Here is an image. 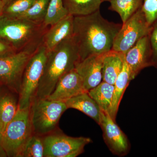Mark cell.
Masks as SVG:
<instances>
[{"label":"cell","mask_w":157,"mask_h":157,"mask_svg":"<svg viewBox=\"0 0 157 157\" xmlns=\"http://www.w3.org/2000/svg\"><path fill=\"white\" fill-rule=\"evenodd\" d=\"M37 0H13L5 5L2 14L8 17H17L29 10Z\"/></svg>","instance_id":"obj_25"},{"label":"cell","mask_w":157,"mask_h":157,"mask_svg":"<svg viewBox=\"0 0 157 157\" xmlns=\"http://www.w3.org/2000/svg\"><path fill=\"white\" fill-rule=\"evenodd\" d=\"M132 80L131 72L125 60L124 57L122 70L118 76L114 84L111 107L108 112L113 120L115 121L119 107L124 93Z\"/></svg>","instance_id":"obj_17"},{"label":"cell","mask_w":157,"mask_h":157,"mask_svg":"<svg viewBox=\"0 0 157 157\" xmlns=\"http://www.w3.org/2000/svg\"><path fill=\"white\" fill-rule=\"evenodd\" d=\"M67 109L64 102L35 98L29 107L34 134L41 136L52 133Z\"/></svg>","instance_id":"obj_4"},{"label":"cell","mask_w":157,"mask_h":157,"mask_svg":"<svg viewBox=\"0 0 157 157\" xmlns=\"http://www.w3.org/2000/svg\"><path fill=\"white\" fill-rule=\"evenodd\" d=\"M35 52H20L0 59V83L18 94L26 66Z\"/></svg>","instance_id":"obj_9"},{"label":"cell","mask_w":157,"mask_h":157,"mask_svg":"<svg viewBox=\"0 0 157 157\" xmlns=\"http://www.w3.org/2000/svg\"><path fill=\"white\" fill-rule=\"evenodd\" d=\"M17 51L6 39L0 36V59L17 53Z\"/></svg>","instance_id":"obj_28"},{"label":"cell","mask_w":157,"mask_h":157,"mask_svg":"<svg viewBox=\"0 0 157 157\" xmlns=\"http://www.w3.org/2000/svg\"><path fill=\"white\" fill-rule=\"evenodd\" d=\"M18 109V101L13 95L6 93L0 97V129L3 134Z\"/></svg>","instance_id":"obj_19"},{"label":"cell","mask_w":157,"mask_h":157,"mask_svg":"<svg viewBox=\"0 0 157 157\" xmlns=\"http://www.w3.org/2000/svg\"><path fill=\"white\" fill-rule=\"evenodd\" d=\"M45 157H75L81 154L89 137H72L63 134H51L43 138Z\"/></svg>","instance_id":"obj_8"},{"label":"cell","mask_w":157,"mask_h":157,"mask_svg":"<svg viewBox=\"0 0 157 157\" xmlns=\"http://www.w3.org/2000/svg\"><path fill=\"white\" fill-rule=\"evenodd\" d=\"M4 4H5V5H7V4H9V3L11 2H12L13 0H2Z\"/></svg>","instance_id":"obj_32"},{"label":"cell","mask_w":157,"mask_h":157,"mask_svg":"<svg viewBox=\"0 0 157 157\" xmlns=\"http://www.w3.org/2000/svg\"><path fill=\"white\" fill-rule=\"evenodd\" d=\"M83 81L75 68L64 74L58 82L47 99L65 102L70 98L86 92Z\"/></svg>","instance_id":"obj_12"},{"label":"cell","mask_w":157,"mask_h":157,"mask_svg":"<svg viewBox=\"0 0 157 157\" xmlns=\"http://www.w3.org/2000/svg\"><path fill=\"white\" fill-rule=\"evenodd\" d=\"M65 103L68 109L73 108L81 111L92 118L99 124L101 117V108L89 95L88 92L70 98Z\"/></svg>","instance_id":"obj_16"},{"label":"cell","mask_w":157,"mask_h":157,"mask_svg":"<svg viewBox=\"0 0 157 157\" xmlns=\"http://www.w3.org/2000/svg\"><path fill=\"white\" fill-rule=\"evenodd\" d=\"M50 26L25 19L0 16V36L10 42L17 52H35L43 44Z\"/></svg>","instance_id":"obj_3"},{"label":"cell","mask_w":157,"mask_h":157,"mask_svg":"<svg viewBox=\"0 0 157 157\" xmlns=\"http://www.w3.org/2000/svg\"><path fill=\"white\" fill-rule=\"evenodd\" d=\"M141 9L151 27L157 20V0H143Z\"/></svg>","instance_id":"obj_26"},{"label":"cell","mask_w":157,"mask_h":157,"mask_svg":"<svg viewBox=\"0 0 157 157\" xmlns=\"http://www.w3.org/2000/svg\"><path fill=\"white\" fill-rule=\"evenodd\" d=\"M44 150L43 138L33 134L27 142L20 157H44Z\"/></svg>","instance_id":"obj_24"},{"label":"cell","mask_w":157,"mask_h":157,"mask_svg":"<svg viewBox=\"0 0 157 157\" xmlns=\"http://www.w3.org/2000/svg\"><path fill=\"white\" fill-rule=\"evenodd\" d=\"M110 0H102V2H109Z\"/></svg>","instance_id":"obj_33"},{"label":"cell","mask_w":157,"mask_h":157,"mask_svg":"<svg viewBox=\"0 0 157 157\" xmlns=\"http://www.w3.org/2000/svg\"><path fill=\"white\" fill-rule=\"evenodd\" d=\"M99 124L103 131L105 143L110 151L118 156L127 155L130 149L128 140L109 113L101 109Z\"/></svg>","instance_id":"obj_10"},{"label":"cell","mask_w":157,"mask_h":157,"mask_svg":"<svg viewBox=\"0 0 157 157\" xmlns=\"http://www.w3.org/2000/svg\"><path fill=\"white\" fill-rule=\"evenodd\" d=\"M150 27L140 8L122 23L114 38L112 50L125 54L140 39L148 35Z\"/></svg>","instance_id":"obj_7"},{"label":"cell","mask_w":157,"mask_h":157,"mask_svg":"<svg viewBox=\"0 0 157 157\" xmlns=\"http://www.w3.org/2000/svg\"><path fill=\"white\" fill-rule=\"evenodd\" d=\"M2 85V84H1V83H0V85Z\"/></svg>","instance_id":"obj_34"},{"label":"cell","mask_w":157,"mask_h":157,"mask_svg":"<svg viewBox=\"0 0 157 157\" xmlns=\"http://www.w3.org/2000/svg\"><path fill=\"white\" fill-rule=\"evenodd\" d=\"M73 28L74 16L70 14L50 26L43 40V44L47 50H52L65 39L73 37Z\"/></svg>","instance_id":"obj_14"},{"label":"cell","mask_w":157,"mask_h":157,"mask_svg":"<svg viewBox=\"0 0 157 157\" xmlns=\"http://www.w3.org/2000/svg\"><path fill=\"white\" fill-rule=\"evenodd\" d=\"M114 85L102 81L98 85L88 91L101 110L109 112L111 107Z\"/></svg>","instance_id":"obj_20"},{"label":"cell","mask_w":157,"mask_h":157,"mask_svg":"<svg viewBox=\"0 0 157 157\" xmlns=\"http://www.w3.org/2000/svg\"><path fill=\"white\" fill-rule=\"evenodd\" d=\"M3 133L0 129V149L3 148L2 146V141Z\"/></svg>","instance_id":"obj_30"},{"label":"cell","mask_w":157,"mask_h":157,"mask_svg":"<svg viewBox=\"0 0 157 157\" xmlns=\"http://www.w3.org/2000/svg\"><path fill=\"white\" fill-rule=\"evenodd\" d=\"M68 14L73 16H84L100 10L102 0H63Z\"/></svg>","instance_id":"obj_18"},{"label":"cell","mask_w":157,"mask_h":157,"mask_svg":"<svg viewBox=\"0 0 157 157\" xmlns=\"http://www.w3.org/2000/svg\"><path fill=\"white\" fill-rule=\"evenodd\" d=\"M124 57L132 80L141 70L151 66V52L148 35L140 39L124 54Z\"/></svg>","instance_id":"obj_11"},{"label":"cell","mask_w":157,"mask_h":157,"mask_svg":"<svg viewBox=\"0 0 157 157\" xmlns=\"http://www.w3.org/2000/svg\"><path fill=\"white\" fill-rule=\"evenodd\" d=\"M122 25L105 19L100 10L88 15L74 16L73 38L78 47L80 60L111 50Z\"/></svg>","instance_id":"obj_1"},{"label":"cell","mask_w":157,"mask_h":157,"mask_svg":"<svg viewBox=\"0 0 157 157\" xmlns=\"http://www.w3.org/2000/svg\"><path fill=\"white\" fill-rule=\"evenodd\" d=\"M48 52L46 47L42 44L31 58L26 66L18 93V109L29 108L36 98Z\"/></svg>","instance_id":"obj_6"},{"label":"cell","mask_w":157,"mask_h":157,"mask_svg":"<svg viewBox=\"0 0 157 157\" xmlns=\"http://www.w3.org/2000/svg\"><path fill=\"white\" fill-rule=\"evenodd\" d=\"M124 54L111 49L104 53L102 67V80L114 85L123 67Z\"/></svg>","instance_id":"obj_15"},{"label":"cell","mask_w":157,"mask_h":157,"mask_svg":"<svg viewBox=\"0 0 157 157\" xmlns=\"http://www.w3.org/2000/svg\"><path fill=\"white\" fill-rule=\"evenodd\" d=\"M50 0H37L23 14L16 18L25 19L33 22L44 23Z\"/></svg>","instance_id":"obj_22"},{"label":"cell","mask_w":157,"mask_h":157,"mask_svg":"<svg viewBox=\"0 0 157 157\" xmlns=\"http://www.w3.org/2000/svg\"><path fill=\"white\" fill-rule=\"evenodd\" d=\"M109 10L119 14L122 23L142 7L143 0H110Z\"/></svg>","instance_id":"obj_21"},{"label":"cell","mask_w":157,"mask_h":157,"mask_svg":"<svg viewBox=\"0 0 157 157\" xmlns=\"http://www.w3.org/2000/svg\"><path fill=\"white\" fill-rule=\"evenodd\" d=\"M79 61L78 47L73 37L65 39L48 51L36 98L47 99L60 78L75 69Z\"/></svg>","instance_id":"obj_2"},{"label":"cell","mask_w":157,"mask_h":157,"mask_svg":"<svg viewBox=\"0 0 157 157\" xmlns=\"http://www.w3.org/2000/svg\"><path fill=\"white\" fill-rule=\"evenodd\" d=\"M5 4L2 0H0V16L2 14L3 9H4Z\"/></svg>","instance_id":"obj_29"},{"label":"cell","mask_w":157,"mask_h":157,"mask_svg":"<svg viewBox=\"0 0 157 157\" xmlns=\"http://www.w3.org/2000/svg\"><path fill=\"white\" fill-rule=\"evenodd\" d=\"M104 55H93L76 64L75 70L82 78L85 89L87 92L102 82Z\"/></svg>","instance_id":"obj_13"},{"label":"cell","mask_w":157,"mask_h":157,"mask_svg":"<svg viewBox=\"0 0 157 157\" xmlns=\"http://www.w3.org/2000/svg\"><path fill=\"white\" fill-rule=\"evenodd\" d=\"M68 14L67 11L63 6V0H50L44 23L50 26Z\"/></svg>","instance_id":"obj_23"},{"label":"cell","mask_w":157,"mask_h":157,"mask_svg":"<svg viewBox=\"0 0 157 157\" xmlns=\"http://www.w3.org/2000/svg\"><path fill=\"white\" fill-rule=\"evenodd\" d=\"M33 134L29 107L18 109L3 134L2 146L7 156L20 157L27 142Z\"/></svg>","instance_id":"obj_5"},{"label":"cell","mask_w":157,"mask_h":157,"mask_svg":"<svg viewBox=\"0 0 157 157\" xmlns=\"http://www.w3.org/2000/svg\"><path fill=\"white\" fill-rule=\"evenodd\" d=\"M148 36L151 48L152 66L157 67V20L151 26Z\"/></svg>","instance_id":"obj_27"},{"label":"cell","mask_w":157,"mask_h":157,"mask_svg":"<svg viewBox=\"0 0 157 157\" xmlns=\"http://www.w3.org/2000/svg\"><path fill=\"white\" fill-rule=\"evenodd\" d=\"M7 156L6 152L3 148L0 149V157Z\"/></svg>","instance_id":"obj_31"}]
</instances>
